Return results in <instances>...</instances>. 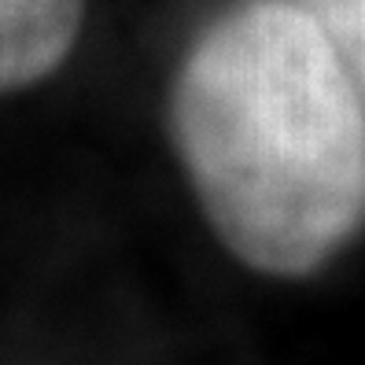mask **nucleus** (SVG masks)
<instances>
[{
  "label": "nucleus",
  "instance_id": "nucleus-1",
  "mask_svg": "<svg viewBox=\"0 0 365 365\" xmlns=\"http://www.w3.org/2000/svg\"><path fill=\"white\" fill-rule=\"evenodd\" d=\"M170 140L207 225L262 277H310L365 225V93L299 0H247L192 41Z\"/></svg>",
  "mask_w": 365,
  "mask_h": 365
},
{
  "label": "nucleus",
  "instance_id": "nucleus-2",
  "mask_svg": "<svg viewBox=\"0 0 365 365\" xmlns=\"http://www.w3.org/2000/svg\"><path fill=\"white\" fill-rule=\"evenodd\" d=\"M89 0H0V96L52 78L85 30Z\"/></svg>",
  "mask_w": 365,
  "mask_h": 365
},
{
  "label": "nucleus",
  "instance_id": "nucleus-3",
  "mask_svg": "<svg viewBox=\"0 0 365 365\" xmlns=\"http://www.w3.org/2000/svg\"><path fill=\"white\" fill-rule=\"evenodd\" d=\"M299 4L329 34V41L365 93V0H299Z\"/></svg>",
  "mask_w": 365,
  "mask_h": 365
}]
</instances>
